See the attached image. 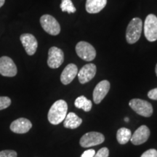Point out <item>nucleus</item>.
<instances>
[{
	"label": "nucleus",
	"instance_id": "6e6552de",
	"mask_svg": "<svg viewBox=\"0 0 157 157\" xmlns=\"http://www.w3.org/2000/svg\"><path fill=\"white\" fill-rule=\"evenodd\" d=\"M17 73V66L12 60L7 56H2L0 58V74L7 77H13Z\"/></svg>",
	"mask_w": 157,
	"mask_h": 157
},
{
	"label": "nucleus",
	"instance_id": "c85d7f7f",
	"mask_svg": "<svg viewBox=\"0 0 157 157\" xmlns=\"http://www.w3.org/2000/svg\"><path fill=\"white\" fill-rule=\"evenodd\" d=\"M155 71H156V76H157V64H156V68H155Z\"/></svg>",
	"mask_w": 157,
	"mask_h": 157
},
{
	"label": "nucleus",
	"instance_id": "4be33fe9",
	"mask_svg": "<svg viewBox=\"0 0 157 157\" xmlns=\"http://www.w3.org/2000/svg\"><path fill=\"white\" fill-rule=\"evenodd\" d=\"M16 151L13 150H4L0 151V157H17Z\"/></svg>",
	"mask_w": 157,
	"mask_h": 157
},
{
	"label": "nucleus",
	"instance_id": "b1692460",
	"mask_svg": "<svg viewBox=\"0 0 157 157\" xmlns=\"http://www.w3.org/2000/svg\"><path fill=\"white\" fill-rule=\"evenodd\" d=\"M140 157H157V151L156 149H149L141 155Z\"/></svg>",
	"mask_w": 157,
	"mask_h": 157
},
{
	"label": "nucleus",
	"instance_id": "2eb2a0df",
	"mask_svg": "<svg viewBox=\"0 0 157 157\" xmlns=\"http://www.w3.org/2000/svg\"><path fill=\"white\" fill-rule=\"evenodd\" d=\"M78 74V68L75 64L69 63L66 66L60 75V81L65 85L70 84Z\"/></svg>",
	"mask_w": 157,
	"mask_h": 157
},
{
	"label": "nucleus",
	"instance_id": "20e7f679",
	"mask_svg": "<svg viewBox=\"0 0 157 157\" xmlns=\"http://www.w3.org/2000/svg\"><path fill=\"white\" fill-rule=\"evenodd\" d=\"M76 52L77 56L85 61H92L96 57L95 49L87 42H79L76 45Z\"/></svg>",
	"mask_w": 157,
	"mask_h": 157
},
{
	"label": "nucleus",
	"instance_id": "9b49d317",
	"mask_svg": "<svg viewBox=\"0 0 157 157\" xmlns=\"http://www.w3.org/2000/svg\"><path fill=\"white\" fill-rule=\"evenodd\" d=\"M97 68L94 63H88L84 66L78 71V81L81 84H85L91 81L95 77Z\"/></svg>",
	"mask_w": 157,
	"mask_h": 157
},
{
	"label": "nucleus",
	"instance_id": "6ab92c4d",
	"mask_svg": "<svg viewBox=\"0 0 157 157\" xmlns=\"http://www.w3.org/2000/svg\"><path fill=\"white\" fill-rule=\"evenodd\" d=\"M74 105L77 109H83L86 112L90 111L92 109V107H93L92 101L88 100L87 98L83 95L79 96V97L76 98L75 102H74Z\"/></svg>",
	"mask_w": 157,
	"mask_h": 157
},
{
	"label": "nucleus",
	"instance_id": "4468645a",
	"mask_svg": "<svg viewBox=\"0 0 157 157\" xmlns=\"http://www.w3.org/2000/svg\"><path fill=\"white\" fill-rule=\"evenodd\" d=\"M32 127V124L25 118H19L11 123L10 128L12 132L17 134H24L28 132Z\"/></svg>",
	"mask_w": 157,
	"mask_h": 157
},
{
	"label": "nucleus",
	"instance_id": "aec40b11",
	"mask_svg": "<svg viewBox=\"0 0 157 157\" xmlns=\"http://www.w3.org/2000/svg\"><path fill=\"white\" fill-rule=\"evenodd\" d=\"M60 9L62 12H67L68 13H74L76 11L71 0H62L60 4Z\"/></svg>",
	"mask_w": 157,
	"mask_h": 157
},
{
	"label": "nucleus",
	"instance_id": "9d476101",
	"mask_svg": "<svg viewBox=\"0 0 157 157\" xmlns=\"http://www.w3.org/2000/svg\"><path fill=\"white\" fill-rule=\"evenodd\" d=\"M20 40L29 56H33L35 54L38 48V42L34 35L31 34H23L20 36Z\"/></svg>",
	"mask_w": 157,
	"mask_h": 157
},
{
	"label": "nucleus",
	"instance_id": "7ed1b4c3",
	"mask_svg": "<svg viewBox=\"0 0 157 157\" xmlns=\"http://www.w3.org/2000/svg\"><path fill=\"white\" fill-rule=\"evenodd\" d=\"M129 106L137 114L144 117H150L153 114V106L151 103L142 99L135 98L129 103Z\"/></svg>",
	"mask_w": 157,
	"mask_h": 157
},
{
	"label": "nucleus",
	"instance_id": "f3484780",
	"mask_svg": "<svg viewBox=\"0 0 157 157\" xmlns=\"http://www.w3.org/2000/svg\"><path fill=\"white\" fill-rule=\"evenodd\" d=\"M82 119L75 113L71 112L66 115L63 120V126L68 129H76L82 124Z\"/></svg>",
	"mask_w": 157,
	"mask_h": 157
},
{
	"label": "nucleus",
	"instance_id": "39448f33",
	"mask_svg": "<svg viewBox=\"0 0 157 157\" xmlns=\"http://www.w3.org/2000/svg\"><path fill=\"white\" fill-rule=\"evenodd\" d=\"M42 29L49 34L57 36L60 32V25L58 21L50 15H44L40 17Z\"/></svg>",
	"mask_w": 157,
	"mask_h": 157
},
{
	"label": "nucleus",
	"instance_id": "f03ea898",
	"mask_svg": "<svg viewBox=\"0 0 157 157\" xmlns=\"http://www.w3.org/2000/svg\"><path fill=\"white\" fill-rule=\"evenodd\" d=\"M143 22L139 17H134L129 23L126 31V39L129 44H135L140 38Z\"/></svg>",
	"mask_w": 157,
	"mask_h": 157
},
{
	"label": "nucleus",
	"instance_id": "1a4fd4ad",
	"mask_svg": "<svg viewBox=\"0 0 157 157\" xmlns=\"http://www.w3.org/2000/svg\"><path fill=\"white\" fill-rule=\"evenodd\" d=\"M64 61V53L61 49L52 47L48 52V65L51 68H58Z\"/></svg>",
	"mask_w": 157,
	"mask_h": 157
},
{
	"label": "nucleus",
	"instance_id": "a878e982",
	"mask_svg": "<svg viewBox=\"0 0 157 157\" xmlns=\"http://www.w3.org/2000/svg\"><path fill=\"white\" fill-rule=\"evenodd\" d=\"M95 150H93V149H89V150L85 151L82 154L81 157H93L95 156Z\"/></svg>",
	"mask_w": 157,
	"mask_h": 157
},
{
	"label": "nucleus",
	"instance_id": "cd10ccee",
	"mask_svg": "<svg viewBox=\"0 0 157 157\" xmlns=\"http://www.w3.org/2000/svg\"><path fill=\"white\" fill-rule=\"evenodd\" d=\"M124 120H125V121H127H127H129V118H125V119H124Z\"/></svg>",
	"mask_w": 157,
	"mask_h": 157
},
{
	"label": "nucleus",
	"instance_id": "f8f14e48",
	"mask_svg": "<svg viewBox=\"0 0 157 157\" xmlns=\"http://www.w3.org/2000/svg\"><path fill=\"white\" fill-rule=\"evenodd\" d=\"M110 87L111 84L107 80H103L96 85L93 91V101L96 104L101 103L109 93Z\"/></svg>",
	"mask_w": 157,
	"mask_h": 157
},
{
	"label": "nucleus",
	"instance_id": "ddd939ff",
	"mask_svg": "<svg viewBox=\"0 0 157 157\" xmlns=\"http://www.w3.org/2000/svg\"><path fill=\"white\" fill-rule=\"evenodd\" d=\"M150 136V129L146 125H142L138 127L132 135L130 140L135 146L141 145L146 143Z\"/></svg>",
	"mask_w": 157,
	"mask_h": 157
},
{
	"label": "nucleus",
	"instance_id": "bb28decb",
	"mask_svg": "<svg viewBox=\"0 0 157 157\" xmlns=\"http://www.w3.org/2000/svg\"><path fill=\"white\" fill-rule=\"evenodd\" d=\"M5 2V0H0V8L4 5V4Z\"/></svg>",
	"mask_w": 157,
	"mask_h": 157
},
{
	"label": "nucleus",
	"instance_id": "5701e85b",
	"mask_svg": "<svg viewBox=\"0 0 157 157\" xmlns=\"http://www.w3.org/2000/svg\"><path fill=\"white\" fill-rule=\"evenodd\" d=\"M109 148L103 147L100 149L97 153H95V156L93 157H109Z\"/></svg>",
	"mask_w": 157,
	"mask_h": 157
},
{
	"label": "nucleus",
	"instance_id": "412c9836",
	"mask_svg": "<svg viewBox=\"0 0 157 157\" xmlns=\"http://www.w3.org/2000/svg\"><path fill=\"white\" fill-rule=\"evenodd\" d=\"M11 105V99L9 97L0 96V111L6 109Z\"/></svg>",
	"mask_w": 157,
	"mask_h": 157
},
{
	"label": "nucleus",
	"instance_id": "423d86ee",
	"mask_svg": "<svg viewBox=\"0 0 157 157\" xmlns=\"http://www.w3.org/2000/svg\"><path fill=\"white\" fill-rule=\"evenodd\" d=\"M144 34L149 42L157 40V17L155 15H148L145 20Z\"/></svg>",
	"mask_w": 157,
	"mask_h": 157
},
{
	"label": "nucleus",
	"instance_id": "393cba45",
	"mask_svg": "<svg viewBox=\"0 0 157 157\" xmlns=\"http://www.w3.org/2000/svg\"><path fill=\"white\" fill-rule=\"evenodd\" d=\"M148 97L151 100L157 101V88L151 90L148 93Z\"/></svg>",
	"mask_w": 157,
	"mask_h": 157
},
{
	"label": "nucleus",
	"instance_id": "dca6fc26",
	"mask_svg": "<svg viewBox=\"0 0 157 157\" xmlns=\"http://www.w3.org/2000/svg\"><path fill=\"white\" fill-rule=\"evenodd\" d=\"M107 4V0H87L86 10L90 14H95L101 12Z\"/></svg>",
	"mask_w": 157,
	"mask_h": 157
},
{
	"label": "nucleus",
	"instance_id": "f257e3e1",
	"mask_svg": "<svg viewBox=\"0 0 157 157\" xmlns=\"http://www.w3.org/2000/svg\"><path fill=\"white\" fill-rule=\"evenodd\" d=\"M68 105L63 100H58L52 104L48 114V121L52 124L57 125L61 123L67 115Z\"/></svg>",
	"mask_w": 157,
	"mask_h": 157
},
{
	"label": "nucleus",
	"instance_id": "0eeeda50",
	"mask_svg": "<svg viewBox=\"0 0 157 157\" xmlns=\"http://www.w3.org/2000/svg\"><path fill=\"white\" fill-rule=\"evenodd\" d=\"M105 140V137L101 133L98 132H90L84 134L80 139V146L83 148L98 146Z\"/></svg>",
	"mask_w": 157,
	"mask_h": 157
},
{
	"label": "nucleus",
	"instance_id": "a211bd4d",
	"mask_svg": "<svg viewBox=\"0 0 157 157\" xmlns=\"http://www.w3.org/2000/svg\"><path fill=\"white\" fill-rule=\"evenodd\" d=\"M131 137H132V132H131L130 129L125 128V127H121V128L118 129L117 139L119 144H126L130 140Z\"/></svg>",
	"mask_w": 157,
	"mask_h": 157
}]
</instances>
